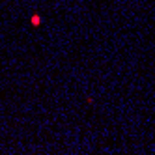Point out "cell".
I'll list each match as a JSON object with an SVG mask.
<instances>
[{
	"instance_id": "cell-1",
	"label": "cell",
	"mask_w": 155,
	"mask_h": 155,
	"mask_svg": "<svg viewBox=\"0 0 155 155\" xmlns=\"http://www.w3.org/2000/svg\"><path fill=\"white\" fill-rule=\"evenodd\" d=\"M32 25H34V26H39V25H41V17H39L38 13L32 15Z\"/></svg>"
}]
</instances>
